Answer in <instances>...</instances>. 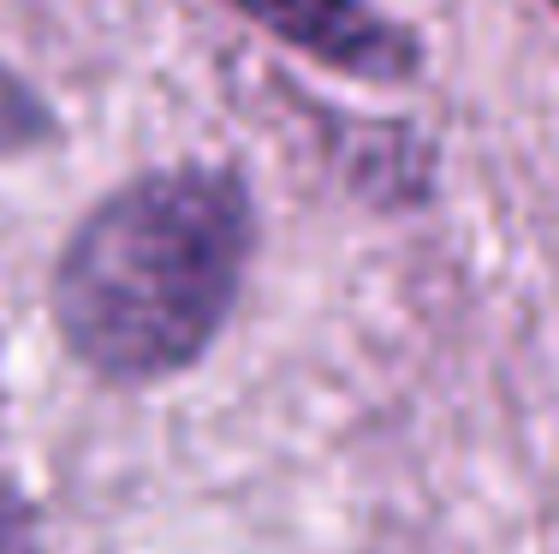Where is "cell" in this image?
<instances>
[{"mask_svg": "<svg viewBox=\"0 0 559 554\" xmlns=\"http://www.w3.org/2000/svg\"><path fill=\"white\" fill-rule=\"evenodd\" d=\"M257 203L233 167L138 174L72 227L55 262V328L90 376L150 388L215 346L245 286Z\"/></svg>", "mask_w": 559, "mask_h": 554, "instance_id": "6da1fadb", "label": "cell"}, {"mask_svg": "<svg viewBox=\"0 0 559 554\" xmlns=\"http://www.w3.org/2000/svg\"><path fill=\"white\" fill-rule=\"evenodd\" d=\"M245 19L274 31L298 55L334 66L352 78H376V84H405L417 72L423 48L405 24L376 12L369 0H233Z\"/></svg>", "mask_w": 559, "mask_h": 554, "instance_id": "7a4b0ae2", "label": "cell"}, {"mask_svg": "<svg viewBox=\"0 0 559 554\" xmlns=\"http://www.w3.org/2000/svg\"><path fill=\"white\" fill-rule=\"evenodd\" d=\"M55 138V108L24 84L19 72L0 66V155H24V150H43Z\"/></svg>", "mask_w": 559, "mask_h": 554, "instance_id": "3957f363", "label": "cell"}, {"mask_svg": "<svg viewBox=\"0 0 559 554\" xmlns=\"http://www.w3.org/2000/svg\"><path fill=\"white\" fill-rule=\"evenodd\" d=\"M0 554H43V537H36V507L19 483L0 471Z\"/></svg>", "mask_w": 559, "mask_h": 554, "instance_id": "277c9868", "label": "cell"}, {"mask_svg": "<svg viewBox=\"0 0 559 554\" xmlns=\"http://www.w3.org/2000/svg\"><path fill=\"white\" fill-rule=\"evenodd\" d=\"M554 7H559V0H554Z\"/></svg>", "mask_w": 559, "mask_h": 554, "instance_id": "5b68a950", "label": "cell"}]
</instances>
